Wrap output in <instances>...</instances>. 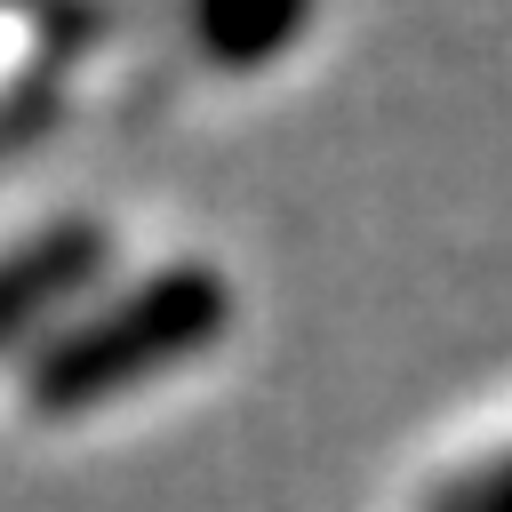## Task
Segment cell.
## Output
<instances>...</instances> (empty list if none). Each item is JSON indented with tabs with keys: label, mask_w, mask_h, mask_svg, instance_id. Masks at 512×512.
<instances>
[{
	"label": "cell",
	"mask_w": 512,
	"mask_h": 512,
	"mask_svg": "<svg viewBox=\"0 0 512 512\" xmlns=\"http://www.w3.org/2000/svg\"><path fill=\"white\" fill-rule=\"evenodd\" d=\"M232 328V280L208 256H160L136 272H104L16 368L8 400L24 424H80L168 368H192Z\"/></svg>",
	"instance_id": "obj_1"
},
{
	"label": "cell",
	"mask_w": 512,
	"mask_h": 512,
	"mask_svg": "<svg viewBox=\"0 0 512 512\" xmlns=\"http://www.w3.org/2000/svg\"><path fill=\"white\" fill-rule=\"evenodd\" d=\"M112 272L104 216H48L0 240V376Z\"/></svg>",
	"instance_id": "obj_2"
},
{
	"label": "cell",
	"mask_w": 512,
	"mask_h": 512,
	"mask_svg": "<svg viewBox=\"0 0 512 512\" xmlns=\"http://www.w3.org/2000/svg\"><path fill=\"white\" fill-rule=\"evenodd\" d=\"M96 32H104V16L0 8V136L32 128L40 112L72 104L96 80Z\"/></svg>",
	"instance_id": "obj_3"
},
{
	"label": "cell",
	"mask_w": 512,
	"mask_h": 512,
	"mask_svg": "<svg viewBox=\"0 0 512 512\" xmlns=\"http://www.w3.org/2000/svg\"><path fill=\"white\" fill-rule=\"evenodd\" d=\"M408 512H512V416L472 432L464 448H448L416 480Z\"/></svg>",
	"instance_id": "obj_4"
}]
</instances>
